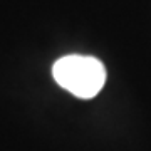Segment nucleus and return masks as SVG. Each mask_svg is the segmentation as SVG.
<instances>
[{"mask_svg":"<svg viewBox=\"0 0 151 151\" xmlns=\"http://www.w3.org/2000/svg\"><path fill=\"white\" fill-rule=\"evenodd\" d=\"M55 82L81 99H91L103 89L106 69L103 62L91 55H65L52 67Z\"/></svg>","mask_w":151,"mask_h":151,"instance_id":"obj_1","label":"nucleus"}]
</instances>
